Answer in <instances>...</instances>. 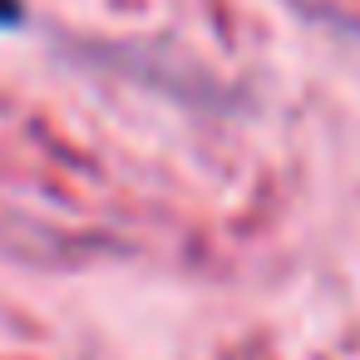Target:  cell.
Returning a JSON list of instances; mask_svg holds the SVG:
<instances>
[{"label": "cell", "mask_w": 360, "mask_h": 360, "mask_svg": "<svg viewBox=\"0 0 360 360\" xmlns=\"http://www.w3.org/2000/svg\"><path fill=\"white\" fill-rule=\"evenodd\" d=\"M11 20H20V6L15 0H0V25H11Z\"/></svg>", "instance_id": "obj_1"}]
</instances>
